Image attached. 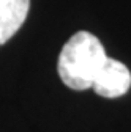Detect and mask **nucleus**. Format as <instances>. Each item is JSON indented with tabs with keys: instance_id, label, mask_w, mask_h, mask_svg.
Masks as SVG:
<instances>
[{
	"instance_id": "7ed1b4c3",
	"label": "nucleus",
	"mask_w": 131,
	"mask_h": 132,
	"mask_svg": "<svg viewBox=\"0 0 131 132\" xmlns=\"http://www.w3.org/2000/svg\"><path fill=\"white\" fill-rule=\"evenodd\" d=\"M30 10V0H0V46L21 28Z\"/></svg>"
},
{
	"instance_id": "f257e3e1",
	"label": "nucleus",
	"mask_w": 131,
	"mask_h": 132,
	"mask_svg": "<svg viewBox=\"0 0 131 132\" xmlns=\"http://www.w3.org/2000/svg\"><path fill=\"white\" fill-rule=\"evenodd\" d=\"M107 55L95 35L77 31L65 43L59 57V76L68 88L82 91L93 87L98 71Z\"/></svg>"
},
{
	"instance_id": "f03ea898",
	"label": "nucleus",
	"mask_w": 131,
	"mask_h": 132,
	"mask_svg": "<svg viewBox=\"0 0 131 132\" xmlns=\"http://www.w3.org/2000/svg\"><path fill=\"white\" fill-rule=\"evenodd\" d=\"M92 88L98 96L107 99L120 97L131 88V72L122 61L107 57L98 71Z\"/></svg>"
}]
</instances>
